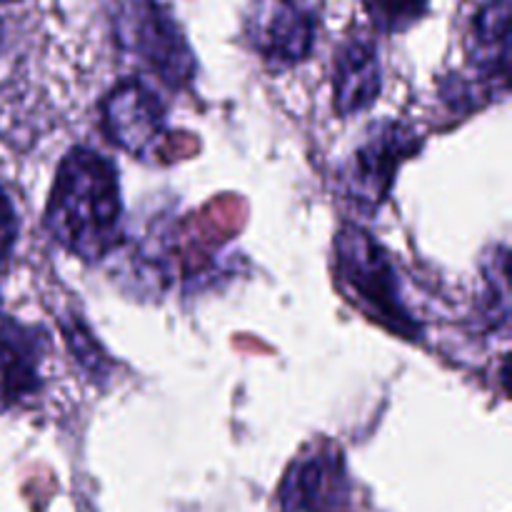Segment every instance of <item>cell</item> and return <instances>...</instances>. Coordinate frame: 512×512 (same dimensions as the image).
Wrapping results in <instances>:
<instances>
[{
	"label": "cell",
	"instance_id": "obj_7",
	"mask_svg": "<svg viewBox=\"0 0 512 512\" xmlns=\"http://www.w3.org/2000/svg\"><path fill=\"white\" fill-rule=\"evenodd\" d=\"M108 138L130 155H148L165 133V108L140 80H125L103 103Z\"/></svg>",
	"mask_w": 512,
	"mask_h": 512
},
{
	"label": "cell",
	"instance_id": "obj_14",
	"mask_svg": "<svg viewBox=\"0 0 512 512\" xmlns=\"http://www.w3.org/2000/svg\"><path fill=\"white\" fill-rule=\"evenodd\" d=\"M0 3H15V0H0Z\"/></svg>",
	"mask_w": 512,
	"mask_h": 512
},
{
	"label": "cell",
	"instance_id": "obj_13",
	"mask_svg": "<svg viewBox=\"0 0 512 512\" xmlns=\"http://www.w3.org/2000/svg\"><path fill=\"white\" fill-rule=\"evenodd\" d=\"M0 48H3V23H0Z\"/></svg>",
	"mask_w": 512,
	"mask_h": 512
},
{
	"label": "cell",
	"instance_id": "obj_10",
	"mask_svg": "<svg viewBox=\"0 0 512 512\" xmlns=\"http://www.w3.org/2000/svg\"><path fill=\"white\" fill-rule=\"evenodd\" d=\"M40 385V350L33 333L18 323L0 318V413Z\"/></svg>",
	"mask_w": 512,
	"mask_h": 512
},
{
	"label": "cell",
	"instance_id": "obj_2",
	"mask_svg": "<svg viewBox=\"0 0 512 512\" xmlns=\"http://www.w3.org/2000/svg\"><path fill=\"white\" fill-rule=\"evenodd\" d=\"M340 283L355 303L395 333L413 338L418 333L413 315L408 313L400 293L398 275L388 253L355 225H345L335 243Z\"/></svg>",
	"mask_w": 512,
	"mask_h": 512
},
{
	"label": "cell",
	"instance_id": "obj_12",
	"mask_svg": "<svg viewBox=\"0 0 512 512\" xmlns=\"http://www.w3.org/2000/svg\"><path fill=\"white\" fill-rule=\"evenodd\" d=\"M15 238H18V215L5 190L0 188V263L10 255Z\"/></svg>",
	"mask_w": 512,
	"mask_h": 512
},
{
	"label": "cell",
	"instance_id": "obj_8",
	"mask_svg": "<svg viewBox=\"0 0 512 512\" xmlns=\"http://www.w3.org/2000/svg\"><path fill=\"white\" fill-rule=\"evenodd\" d=\"M470 70L475 83H485L500 93L508 90L510 70V5L508 0H490L473 23L470 40Z\"/></svg>",
	"mask_w": 512,
	"mask_h": 512
},
{
	"label": "cell",
	"instance_id": "obj_1",
	"mask_svg": "<svg viewBox=\"0 0 512 512\" xmlns=\"http://www.w3.org/2000/svg\"><path fill=\"white\" fill-rule=\"evenodd\" d=\"M120 188L113 163L73 148L60 163L45 223L53 238L83 260H103L120 238Z\"/></svg>",
	"mask_w": 512,
	"mask_h": 512
},
{
	"label": "cell",
	"instance_id": "obj_5",
	"mask_svg": "<svg viewBox=\"0 0 512 512\" xmlns=\"http://www.w3.org/2000/svg\"><path fill=\"white\" fill-rule=\"evenodd\" d=\"M420 140L413 128L403 123L385 120L370 128L368 138L350 158L343 173V185L348 198L365 213H373L390 193L395 170L405 158L418 150Z\"/></svg>",
	"mask_w": 512,
	"mask_h": 512
},
{
	"label": "cell",
	"instance_id": "obj_11",
	"mask_svg": "<svg viewBox=\"0 0 512 512\" xmlns=\"http://www.w3.org/2000/svg\"><path fill=\"white\" fill-rule=\"evenodd\" d=\"M430 0H363L373 25L383 33H403L428 13Z\"/></svg>",
	"mask_w": 512,
	"mask_h": 512
},
{
	"label": "cell",
	"instance_id": "obj_6",
	"mask_svg": "<svg viewBox=\"0 0 512 512\" xmlns=\"http://www.w3.org/2000/svg\"><path fill=\"white\" fill-rule=\"evenodd\" d=\"M318 15L308 0H253L245 33L270 68H290L313 53Z\"/></svg>",
	"mask_w": 512,
	"mask_h": 512
},
{
	"label": "cell",
	"instance_id": "obj_4",
	"mask_svg": "<svg viewBox=\"0 0 512 512\" xmlns=\"http://www.w3.org/2000/svg\"><path fill=\"white\" fill-rule=\"evenodd\" d=\"M278 512H358L355 483L335 445L300 455L278 490Z\"/></svg>",
	"mask_w": 512,
	"mask_h": 512
},
{
	"label": "cell",
	"instance_id": "obj_3",
	"mask_svg": "<svg viewBox=\"0 0 512 512\" xmlns=\"http://www.w3.org/2000/svg\"><path fill=\"white\" fill-rule=\"evenodd\" d=\"M113 35L120 50L153 70L170 88H183L193 80V50L158 0H123L115 8Z\"/></svg>",
	"mask_w": 512,
	"mask_h": 512
},
{
	"label": "cell",
	"instance_id": "obj_9",
	"mask_svg": "<svg viewBox=\"0 0 512 512\" xmlns=\"http://www.w3.org/2000/svg\"><path fill=\"white\" fill-rule=\"evenodd\" d=\"M380 60L375 43L350 38L335 60V108L340 115H355L370 108L380 93Z\"/></svg>",
	"mask_w": 512,
	"mask_h": 512
}]
</instances>
